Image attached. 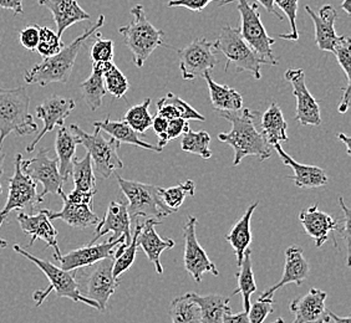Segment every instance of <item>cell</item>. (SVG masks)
Here are the masks:
<instances>
[{"instance_id": "cell-1", "label": "cell", "mask_w": 351, "mask_h": 323, "mask_svg": "<svg viewBox=\"0 0 351 323\" xmlns=\"http://www.w3.org/2000/svg\"><path fill=\"white\" fill-rule=\"evenodd\" d=\"M257 112L242 108L236 112H221V117L232 123L227 133H219L218 140L227 143L234 151L233 166L241 164L245 157L253 155L258 161H267L271 155V146L256 126Z\"/></svg>"}, {"instance_id": "cell-2", "label": "cell", "mask_w": 351, "mask_h": 323, "mask_svg": "<svg viewBox=\"0 0 351 323\" xmlns=\"http://www.w3.org/2000/svg\"><path fill=\"white\" fill-rule=\"evenodd\" d=\"M105 24V16L100 15L95 24L86 29L84 34L77 36L70 45L61 49L60 53L43 59L41 62L36 64L34 68L27 70L25 73V82L29 85H40L45 88L50 83H66L73 68L77 55L82 50V45L88 40L90 36L97 33Z\"/></svg>"}, {"instance_id": "cell-3", "label": "cell", "mask_w": 351, "mask_h": 323, "mask_svg": "<svg viewBox=\"0 0 351 323\" xmlns=\"http://www.w3.org/2000/svg\"><path fill=\"white\" fill-rule=\"evenodd\" d=\"M29 107L30 96L24 86L15 88L0 86V149L10 133L29 135L38 131V125Z\"/></svg>"}, {"instance_id": "cell-4", "label": "cell", "mask_w": 351, "mask_h": 323, "mask_svg": "<svg viewBox=\"0 0 351 323\" xmlns=\"http://www.w3.org/2000/svg\"><path fill=\"white\" fill-rule=\"evenodd\" d=\"M13 249L16 254L24 256L29 261L34 263L44 272V275L47 277V280L50 281V286L45 291H36L35 292L34 300L36 307L41 306L43 302L47 300V295L54 291L56 296L59 298H69V300H73L74 302L86 303L90 307L99 310L97 303L93 301V300H90V298L82 296L80 294L79 285L76 281V270L66 271V270L61 269V268L50 263V261L32 255L30 253H27V250L23 249L21 245H18V244L14 245Z\"/></svg>"}, {"instance_id": "cell-5", "label": "cell", "mask_w": 351, "mask_h": 323, "mask_svg": "<svg viewBox=\"0 0 351 323\" xmlns=\"http://www.w3.org/2000/svg\"><path fill=\"white\" fill-rule=\"evenodd\" d=\"M132 21L129 25L119 29L125 45L132 54V62L137 68H143L145 62L157 47H162L165 33L149 23L141 4L131 8Z\"/></svg>"}, {"instance_id": "cell-6", "label": "cell", "mask_w": 351, "mask_h": 323, "mask_svg": "<svg viewBox=\"0 0 351 323\" xmlns=\"http://www.w3.org/2000/svg\"><path fill=\"white\" fill-rule=\"evenodd\" d=\"M213 49L226 56V71L230 68V64H233L237 73H250V76H253L256 80L262 79V65L274 66L273 62L261 57L243 40L238 27H223L216 42H213Z\"/></svg>"}, {"instance_id": "cell-7", "label": "cell", "mask_w": 351, "mask_h": 323, "mask_svg": "<svg viewBox=\"0 0 351 323\" xmlns=\"http://www.w3.org/2000/svg\"><path fill=\"white\" fill-rule=\"evenodd\" d=\"M123 196L128 199V210L131 220L155 219L162 222L163 218L171 216L172 211L163 203L160 187L123 179L116 175Z\"/></svg>"}, {"instance_id": "cell-8", "label": "cell", "mask_w": 351, "mask_h": 323, "mask_svg": "<svg viewBox=\"0 0 351 323\" xmlns=\"http://www.w3.org/2000/svg\"><path fill=\"white\" fill-rule=\"evenodd\" d=\"M70 129L76 137L77 144H82L88 151L94 163L95 170L102 179H108L116 170L123 168V163L117 153L120 147L119 142L114 138L106 140L97 127H95L93 135L82 131L77 125H71Z\"/></svg>"}, {"instance_id": "cell-9", "label": "cell", "mask_w": 351, "mask_h": 323, "mask_svg": "<svg viewBox=\"0 0 351 323\" xmlns=\"http://www.w3.org/2000/svg\"><path fill=\"white\" fill-rule=\"evenodd\" d=\"M114 257L104 259L99 263L88 268H82L84 272L77 281L79 291L82 296L93 300L99 305V311L105 312L110 297L115 294L120 281H117L114 274Z\"/></svg>"}, {"instance_id": "cell-10", "label": "cell", "mask_w": 351, "mask_h": 323, "mask_svg": "<svg viewBox=\"0 0 351 323\" xmlns=\"http://www.w3.org/2000/svg\"><path fill=\"white\" fill-rule=\"evenodd\" d=\"M237 9L241 15V25L238 27L239 34L261 57L278 65L277 57L273 54L271 47L276 40L268 35L264 27L258 4H250L248 0H238Z\"/></svg>"}, {"instance_id": "cell-11", "label": "cell", "mask_w": 351, "mask_h": 323, "mask_svg": "<svg viewBox=\"0 0 351 323\" xmlns=\"http://www.w3.org/2000/svg\"><path fill=\"white\" fill-rule=\"evenodd\" d=\"M21 159L23 155L21 153L15 155L14 161V175L9 179V194H8L7 203L4 208L0 211V228L7 222L10 213L14 210H23L27 209L29 214H33L36 210L38 204L43 203L40 196L38 194V184L25 175L21 169Z\"/></svg>"}, {"instance_id": "cell-12", "label": "cell", "mask_w": 351, "mask_h": 323, "mask_svg": "<svg viewBox=\"0 0 351 323\" xmlns=\"http://www.w3.org/2000/svg\"><path fill=\"white\" fill-rule=\"evenodd\" d=\"M21 169L25 175H29L36 184H43V192L39 196L44 202L47 194H59L60 196L65 181L59 173V162L49 157L47 148H40L38 153L30 159H21Z\"/></svg>"}, {"instance_id": "cell-13", "label": "cell", "mask_w": 351, "mask_h": 323, "mask_svg": "<svg viewBox=\"0 0 351 323\" xmlns=\"http://www.w3.org/2000/svg\"><path fill=\"white\" fill-rule=\"evenodd\" d=\"M180 70L183 80H196L203 77L206 73H210L216 68L217 60L213 42L207 39H195L187 47L178 50Z\"/></svg>"}, {"instance_id": "cell-14", "label": "cell", "mask_w": 351, "mask_h": 323, "mask_svg": "<svg viewBox=\"0 0 351 323\" xmlns=\"http://www.w3.org/2000/svg\"><path fill=\"white\" fill-rule=\"evenodd\" d=\"M196 216H187V222L183 229V236H184L183 263H184V269L191 277L196 283H201L202 276L206 272H210L215 276H219V271L217 269L216 265L210 261L207 253L199 245L196 235Z\"/></svg>"}, {"instance_id": "cell-15", "label": "cell", "mask_w": 351, "mask_h": 323, "mask_svg": "<svg viewBox=\"0 0 351 323\" xmlns=\"http://www.w3.org/2000/svg\"><path fill=\"white\" fill-rule=\"evenodd\" d=\"M285 80L293 88V94L297 99L295 121L302 126H320L322 115L319 102L311 96L305 83L304 70L288 68L284 74Z\"/></svg>"}, {"instance_id": "cell-16", "label": "cell", "mask_w": 351, "mask_h": 323, "mask_svg": "<svg viewBox=\"0 0 351 323\" xmlns=\"http://www.w3.org/2000/svg\"><path fill=\"white\" fill-rule=\"evenodd\" d=\"M75 107H76V103L73 99L61 97L58 94L49 97L39 105L36 107V116L44 123V128L39 132V135H36L34 141L27 146V152L32 153L44 135L54 131L55 128L62 126L65 123V120L71 115Z\"/></svg>"}, {"instance_id": "cell-17", "label": "cell", "mask_w": 351, "mask_h": 323, "mask_svg": "<svg viewBox=\"0 0 351 323\" xmlns=\"http://www.w3.org/2000/svg\"><path fill=\"white\" fill-rule=\"evenodd\" d=\"M16 219H18L23 233L32 237V240L29 242V246H33L36 240H43L47 246L53 248L55 260L59 261L61 253L59 249V244H58V231L47 216V209H41L33 214L19 211Z\"/></svg>"}, {"instance_id": "cell-18", "label": "cell", "mask_w": 351, "mask_h": 323, "mask_svg": "<svg viewBox=\"0 0 351 323\" xmlns=\"http://www.w3.org/2000/svg\"><path fill=\"white\" fill-rule=\"evenodd\" d=\"M131 222L132 220L130 218L129 210H128V203L112 201L108 204L106 214L97 224L95 236L88 244H96V242L101 239L102 236L106 235L108 233H112V237L110 239V242L123 237L125 244L129 245L132 237Z\"/></svg>"}, {"instance_id": "cell-19", "label": "cell", "mask_w": 351, "mask_h": 323, "mask_svg": "<svg viewBox=\"0 0 351 323\" xmlns=\"http://www.w3.org/2000/svg\"><path fill=\"white\" fill-rule=\"evenodd\" d=\"M122 242H125L123 237L114 242L108 240L101 244H88L86 246L73 250L66 255H61L59 259L60 268L66 271H74L91 266L104 259L114 257L116 250Z\"/></svg>"}, {"instance_id": "cell-20", "label": "cell", "mask_w": 351, "mask_h": 323, "mask_svg": "<svg viewBox=\"0 0 351 323\" xmlns=\"http://www.w3.org/2000/svg\"><path fill=\"white\" fill-rule=\"evenodd\" d=\"M328 294L322 289H311L304 296L294 300L289 310L294 313L293 323H329L330 317L325 307Z\"/></svg>"}, {"instance_id": "cell-21", "label": "cell", "mask_w": 351, "mask_h": 323, "mask_svg": "<svg viewBox=\"0 0 351 323\" xmlns=\"http://www.w3.org/2000/svg\"><path fill=\"white\" fill-rule=\"evenodd\" d=\"M162 222L155 219H145L141 231L137 236V246L146 254L147 259L155 266L156 272L162 275L163 268L161 256L163 251L175 248V242L169 237H161L156 233V227Z\"/></svg>"}, {"instance_id": "cell-22", "label": "cell", "mask_w": 351, "mask_h": 323, "mask_svg": "<svg viewBox=\"0 0 351 323\" xmlns=\"http://www.w3.org/2000/svg\"><path fill=\"white\" fill-rule=\"evenodd\" d=\"M309 263L303 255V249L297 245H291L285 250V265H284V274L280 281L271 286L270 289L264 291L261 298H273L278 289H283L284 286L289 283H295L297 286H302L306 277L309 275Z\"/></svg>"}, {"instance_id": "cell-23", "label": "cell", "mask_w": 351, "mask_h": 323, "mask_svg": "<svg viewBox=\"0 0 351 323\" xmlns=\"http://www.w3.org/2000/svg\"><path fill=\"white\" fill-rule=\"evenodd\" d=\"M305 12L309 14L311 21L314 23L315 42L319 50L332 53L341 38L335 31V21L338 19V13L335 8L330 4H326L320 8L319 14H315L309 5H306Z\"/></svg>"}, {"instance_id": "cell-24", "label": "cell", "mask_w": 351, "mask_h": 323, "mask_svg": "<svg viewBox=\"0 0 351 323\" xmlns=\"http://www.w3.org/2000/svg\"><path fill=\"white\" fill-rule=\"evenodd\" d=\"M273 148L277 151L278 155L285 166H289L294 175L288 177V179H291L295 183L298 188H322L328 184V177L323 168L315 167V166H306V164H300L298 163L294 158H291L283 148L282 144L277 143L273 146Z\"/></svg>"}, {"instance_id": "cell-25", "label": "cell", "mask_w": 351, "mask_h": 323, "mask_svg": "<svg viewBox=\"0 0 351 323\" xmlns=\"http://www.w3.org/2000/svg\"><path fill=\"white\" fill-rule=\"evenodd\" d=\"M299 220L302 222L305 233L314 239L317 248H322L329 240L331 231L339 230V222L332 216L319 210L317 205L303 210L299 214Z\"/></svg>"}, {"instance_id": "cell-26", "label": "cell", "mask_w": 351, "mask_h": 323, "mask_svg": "<svg viewBox=\"0 0 351 323\" xmlns=\"http://www.w3.org/2000/svg\"><path fill=\"white\" fill-rule=\"evenodd\" d=\"M38 3L53 14L58 30L56 34L60 38L68 27L76 23L90 21V14L86 13L76 0H38Z\"/></svg>"}, {"instance_id": "cell-27", "label": "cell", "mask_w": 351, "mask_h": 323, "mask_svg": "<svg viewBox=\"0 0 351 323\" xmlns=\"http://www.w3.org/2000/svg\"><path fill=\"white\" fill-rule=\"evenodd\" d=\"M60 196L64 202V207L60 211L55 213L47 209V214L50 220L60 219L75 229H86L88 227H94L100 222V218L93 211V207L86 204L69 202L64 192H61Z\"/></svg>"}, {"instance_id": "cell-28", "label": "cell", "mask_w": 351, "mask_h": 323, "mask_svg": "<svg viewBox=\"0 0 351 323\" xmlns=\"http://www.w3.org/2000/svg\"><path fill=\"white\" fill-rule=\"evenodd\" d=\"M94 127H97L100 131L106 132V133L111 135V138H114L120 144L121 143L132 144V146H137L140 148L147 149V151H152V152H157V153H161L163 151L158 146H154L151 143L142 141L140 135L122 120L121 121H112V120H110V117L108 116L102 121L94 122Z\"/></svg>"}, {"instance_id": "cell-29", "label": "cell", "mask_w": 351, "mask_h": 323, "mask_svg": "<svg viewBox=\"0 0 351 323\" xmlns=\"http://www.w3.org/2000/svg\"><path fill=\"white\" fill-rule=\"evenodd\" d=\"M258 205H259V202L253 203L226 236V240L230 242L232 249L234 250L238 268L243 261L244 253H245V250L250 249V242L253 239L252 230H250V220H252V216H253L254 210L258 208Z\"/></svg>"}, {"instance_id": "cell-30", "label": "cell", "mask_w": 351, "mask_h": 323, "mask_svg": "<svg viewBox=\"0 0 351 323\" xmlns=\"http://www.w3.org/2000/svg\"><path fill=\"white\" fill-rule=\"evenodd\" d=\"M204 80L207 81L208 90H210V102L213 107L219 112H236L243 108V97L234 88L227 85L217 83L212 79L210 73L204 74Z\"/></svg>"}, {"instance_id": "cell-31", "label": "cell", "mask_w": 351, "mask_h": 323, "mask_svg": "<svg viewBox=\"0 0 351 323\" xmlns=\"http://www.w3.org/2000/svg\"><path fill=\"white\" fill-rule=\"evenodd\" d=\"M76 147H77V141L71 129L65 127L64 125L59 126L56 132V140H55V151L59 162V173L65 182L71 175Z\"/></svg>"}, {"instance_id": "cell-32", "label": "cell", "mask_w": 351, "mask_h": 323, "mask_svg": "<svg viewBox=\"0 0 351 323\" xmlns=\"http://www.w3.org/2000/svg\"><path fill=\"white\" fill-rule=\"evenodd\" d=\"M187 296L199 307L201 323H222L223 316L230 311V297L216 294L201 296L193 292H189Z\"/></svg>"}, {"instance_id": "cell-33", "label": "cell", "mask_w": 351, "mask_h": 323, "mask_svg": "<svg viewBox=\"0 0 351 323\" xmlns=\"http://www.w3.org/2000/svg\"><path fill=\"white\" fill-rule=\"evenodd\" d=\"M261 128L262 135L271 147L277 143L288 142V125L284 120L283 112L277 102H271V105L264 112L261 118Z\"/></svg>"}, {"instance_id": "cell-34", "label": "cell", "mask_w": 351, "mask_h": 323, "mask_svg": "<svg viewBox=\"0 0 351 323\" xmlns=\"http://www.w3.org/2000/svg\"><path fill=\"white\" fill-rule=\"evenodd\" d=\"M237 281L238 287L232 294V296L241 294L243 297L244 312L248 313L250 309V296L257 291V285L254 280V272H253V263H252V250L247 249L244 253L243 261L239 266V271L237 272Z\"/></svg>"}, {"instance_id": "cell-35", "label": "cell", "mask_w": 351, "mask_h": 323, "mask_svg": "<svg viewBox=\"0 0 351 323\" xmlns=\"http://www.w3.org/2000/svg\"><path fill=\"white\" fill-rule=\"evenodd\" d=\"M350 38L349 36H341L339 40L337 47L334 49L332 54L335 55L337 60H338L340 68H343V71L346 76V86L344 88V92L341 96V101L339 105L338 111L340 114H345L349 106H350L351 96V47Z\"/></svg>"}, {"instance_id": "cell-36", "label": "cell", "mask_w": 351, "mask_h": 323, "mask_svg": "<svg viewBox=\"0 0 351 323\" xmlns=\"http://www.w3.org/2000/svg\"><path fill=\"white\" fill-rule=\"evenodd\" d=\"M80 90H82L84 101L86 102V105L91 111H96L101 107L102 99L105 97V94H108L104 83L101 70L93 66L91 75L80 83Z\"/></svg>"}, {"instance_id": "cell-37", "label": "cell", "mask_w": 351, "mask_h": 323, "mask_svg": "<svg viewBox=\"0 0 351 323\" xmlns=\"http://www.w3.org/2000/svg\"><path fill=\"white\" fill-rule=\"evenodd\" d=\"M142 224L137 222L136 224L134 236L131 237V242L129 245H126L125 242H122L119 245V248L116 250L115 256H114V268H112V274L117 281H120V276L123 272H126L135 263L136 254H137V236L141 231Z\"/></svg>"}, {"instance_id": "cell-38", "label": "cell", "mask_w": 351, "mask_h": 323, "mask_svg": "<svg viewBox=\"0 0 351 323\" xmlns=\"http://www.w3.org/2000/svg\"><path fill=\"white\" fill-rule=\"evenodd\" d=\"M71 177L74 181L75 189L86 193H97L93 161L88 152L82 159L75 158L73 162Z\"/></svg>"}, {"instance_id": "cell-39", "label": "cell", "mask_w": 351, "mask_h": 323, "mask_svg": "<svg viewBox=\"0 0 351 323\" xmlns=\"http://www.w3.org/2000/svg\"><path fill=\"white\" fill-rule=\"evenodd\" d=\"M169 316L172 323H201L199 307L187 296V294L171 301Z\"/></svg>"}, {"instance_id": "cell-40", "label": "cell", "mask_w": 351, "mask_h": 323, "mask_svg": "<svg viewBox=\"0 0 351 323\" xmlns=\"http://www.w3.org/2000/svg\"><path fill=\"white\" fill-rule=\"evenodd\" d=\"M210 135L206 131L195 132L192 129L186 131L182 135L181 141V148L183 152H189L192 155L202 157L204 161H208L212 157V152L210 149Z\"/></svg>"}, {"instance_id": "cell-41", "label": "cell", "mask_w": 351, "mask_h": 323, "mask_svg": "<svg viewBox=\"0 0 351 323\" xmlns=\"http://www.w3.org/2000/svg\"><path fill=\"white\" fill-rule=\"evenodd\" d=\"M149 105L151 99H145V101L141 103L130 107L122 117V121L126 122L138 135H145L152 125V116L149 111Z\"/></svg>"}, {"instance_id": "cell-42", "label": "cell", "mask_w": 351, "mask_h": 323, "mask_svg": "<svg viewBox=\"0 0 351 323\" xmlns=\"http://www.w3.org/2000/svg\"><path fill=\"white\" fill-rule=\"evenodd\" d=\"M195 190H196V184L193 181L189 179V181L177 184L171 188H160V194H161V198H162L163 203L166 204V207L172 213H175L182 207L186 196H195Z\"/></svg>"}, {"instance_id": "cell-43", "label": "cell", "mask_w": 351, "mask_h": 323, "mask_svg": "<svg viewBox=\"0 0 351 323\" xmlns=\"http://www.w3.org/2000/svg\"><path fill=\"white\" fill-rule=\"evenodd\" d=\"M102 76H104L106 92L112 94L116 99H123L126 96L130 88L129 80L114 62L110 65V68L102 74Z\"/></svg>"}, {"instance_id": "cell-44", "label": "cell", "mask_w": 351, "mask_h": 323, "mask_svg": "<svg viewBox=\"0 0 351 323\" xmlns=\"http://www.w3.org/2000/svg\"><path fill=\"white\" fill-rule=\"evenodd\" d=\"M65 47L64 42L61 41L59 35L55 33L54 30H51L50 27H40V38H39V44L36 47L38 54L43 56V59L50 57L54 55L60 53L61 49Z\"/></svg>"}, {"instance_id": "cell-45", "label": "cell", "mask_w": 351, "mask_h": 323, "mask_svg": "<svg viewBox=\"0 0 351 323\" xmlns=\"http://www.w3.org/2000/svg\"><path fill=\"white\" fill-rule=\"evenodd\" d=\"M298 3L299 0H274V5H277L287 15L291 24V33L279 35L280 39L291 41L299 40V31L297 27Z\"/></svg>"}, {"instance_id": "cell-46", "label": "cell", "mask_w": 351, "mask_h": 323, "mask_svg": "<svg viewBox=\"0 0 351 323\" xmlns=\"http://www.w3.org/2000/svg\"><path fill=\"white\" fill-rule=\"evenodd\" d=\"M115 42L110 39H104L101 35H96L94 44L90 49V56L93 62H112L114 60Z\"/></svg>"}, {"instance_id": "cell-47", "label": "cell", "mask_w": 351, "mask_h": 323, "mask_svg": "<svg viewBox=\"0 0 351 323\" xmlns=\"http://www.w3.org/2000/svg\"><path fill=\"white\" fill-rule=\"evenodd\" d=\"M162 99L165 101L171 103L177 109L178 115L183 120H186V121H206L204 116L201 115L197 109H195L192 106H189L187 102L183 101L182 99H180L175 94L169 92Z\"/></svg>"}, {"instance_id": "cell-48", "label": "cell", "mask_w": 351, "mask_h": 323, "mask_svg": "<svg viewBox=\"0 0 351 323\" xmlns=\"http://www.w3.org/2000/svg\"><path fill=\"white\" fill-rule=\"evenodd\" d=\"M273 306H274V300L273 298H258V301L253 305H250V311H248V320L250 323H263L264 320L273 313Z\"/></svg>"}, {"instance_id": "cell-49", "label": "cell", "mask_w": 351, "mask_h": 323, "mask_svg": "<svg viewBox=\"0 0 351 323\" xmlns=\"http://www.w3.org/2000/svg\"><path fill=\"white\" fill-rule=\"evenodd\" d=\"M338 202L339 205H340V208L343 210V213H344V219L341 220V224H343V227H340V222H339V233L341 234V235H344L345 242H346V265H348V268H350V237H351V214H350V209L349 207L345 204L344 198L343 196H338Z\"/></svg>"}, {"instance_id": "cell-50", "label": "cell", "mask_w": 351, "mask_h": 323, "mask_svg": "<svg viewBox=\"0 0 351 323\" xmlns=\"http://www.w3.org/2000/svg\"><path fill=\"white\" fill-rule=\"evenodd\" d=\"M39 38H40V27L36 24L27 25L24 27L19 34V41L21 45L25 47L29 51H35L36 47L39 44Z\"/></svg>"}, {"instance_id": "cell-51", "label": "cell", "mask_w": 351, "mask_h": 323, "mask_svg": "<svg viewBox=\"0 0 351 323\" xmlns=\"http://www.w3.org/2000/svg\"><path fill=\"white\" fill-rule=\"evenodd\" d=\"M212 1H216V0H169L167 5L169 8H186V9H189L191 12L201 13L203 9L207 7ZM230 1H233V0H222L221 4H227V3H230Z\"/></svg>"}, {"instance_id": "cell-52", "label": "cell", "mask_w": 351, "mask_h": 323, "mask_svg": "<svg viewBox=\"0 0 351 323\" xmlns=\"http://www.w3.org/2000/svg\"><path fill=\"white\" fill-rule=\"evenodd\" d=\"M189 121L183 120V118H175V120H169L167 131H166V137L167 141H173L176 138H178L180 135H182L186 131H189Z\"/></svg>"}, {"instance_id": "cell-53", "label": "cell", "mask_w": 351, "mask_h": 323, "mask_svg": "<svg viewBox=\"0 0 351 323\" xmlns=\"http://www.w3.org/2000/svg\"><path fill=\"white\" fill-rule=\"evenodd\" d=\"M167 126H169V120H166L162 116L156 115L155 117H152V125L151 127L154 128L156 135H158L160 141H158V147H163L169 143L167 141V137H166V131H167Z\"/></svg>"}, {"instance_id": "cell-54", "label": "cell", "mask_w": 351, "mask_h": 323, "mask_svg": "<svg viewBox=\"0 0 351 323\" xmlns=\"http://www.w3.org/2000/svg\"><path fill=\"white\" fill-rule=\"evenodd\" d=\"M95 194L96 193H86V192L74 189L69 196L65 194V198L68 199L69 202L76 203V204H86V205L93 207Z\"/></svg>"}, {"instance_id": "cell-55", "label": "cell", "mask_w": 351, "mask_h": 323, "mask_svg": "<svg viewBox=\"0 0 351 323\" xmlns=\"http://www.w3.org/2000/svg\"><path fill=\"white\" fill-rule=\"evenodd\" d=\"M222 323H250L248 320V313L247 312H241L233 315L232 311H228L224 316H223Z\"/></svg>"}, {"instance_id": "cell-56", "label": "cell", "mask_w": 351, "mask_h": 323, "mask_svg": "<svg viewBox=\"0 0 351 323\" xmlns=\"http://www.w3.org/2000/svg\"><path fill=\"white\" fill-rule=\"evenodd\" d=\"M0 8L12 10L14 14H23V0H0Z\"/></svg>"}, {"instance_id": "cell-57", "label": "cell", "mask_w": 351, "mask_h": 323, "mask_svg": "<svg viewBox=\"0 0 351 323\" xmlns=\"http://www.w3.org/2000/svg\"><path fill=\"white\" fill-rule=\"evenodd\" d=\"M259 4L263 5L264 9L269 14H273L274 16H277L278 21H283V16L278 13L276 10V5H274V0H257Z\"/></svg>"}, {"instance_id": "cell-58", "label": "cell", "mask_w": 351, "mask_h": 323, "mask_svg": "<svg viewBox=\"0 0 351 323\" xmlns=\"http://www.w3.org/2000/svg\"><path fill=\"white\" fill-rule=\"evenodd\" d=\"M328 313H329V317H330V320L334 321V323H351V317H339L331 311H328Z\"/></svg>"}, {"instance_id": "cell-59", "label": "cell", "mask_w": 351, "mask_h": 323, "mask_svg": "<svg viewBox=\"0 0 351 323\" xmlns=\"http://www.w3.org/2000/svg\"><path fill=\"white\" fill-rule=\"evenodd\" d=\"M338 138L340 141L343 142L345 144V147H346V152H348V155H351V147H350V138L348 137V135H345V133H339Z\"/></svg>"}, {"instance_id": "cell-60", "label": "cell", "mask_w": 351, "mask_h": 323, "mask_svg": "<svg viewBox=\"0 0 351 323\" xmlns=\"http://www.w3.org/2000/svg\"><path fill=\"white\" fill-rule=\"evenodd\" d=\"M5 157H7V155L0 149V181H1V177H3V173H4V161H5ZM1 192H3V188H1V182H0V194H1Z\"/></svg>"}, {"instance_id": "cell-61", "label": "cell", "mask_w": 351, "mask_h": 323, "mask_svg": "<svg viewBox=\"0 0 351 323\" xmlns=\"http://www.w3.org/2000/svg\"><path fill=\"white\" fill-rule=\"evenodd\" d=\"M341 9H344L345 13L348 15L351 14V0H343V3L340 4Z\"/></svg>"}, {"instance_id": "cell-62", "label": "cell", "mask_w": 351, "mask_h": 323, "mask_svg": "<svg viewBox=\"0 0 351 323\" xmlns=\"http://www.w3.org/2000/svg\"><path fill=\"white\" fill-rule=\"evenodd\" d=\"M8 242L5 240H3V239H0V248H5L7 246Z\"/></svg>"}, {"instance_id": "cell-63", "label": "cell", "mask_w": 351, "mask_h": 323, "mask_svg": "<svg viewBox=\"0 0 351 323\" xmlns=\"http://www.w3.org/2000/svg\"><path fill=\"white\" fill-rule=\"evenodd\" d=\"M273 323H284V320H283V318H278L277 321H276V322H273Z\"/></svg>"}]
</instances>
